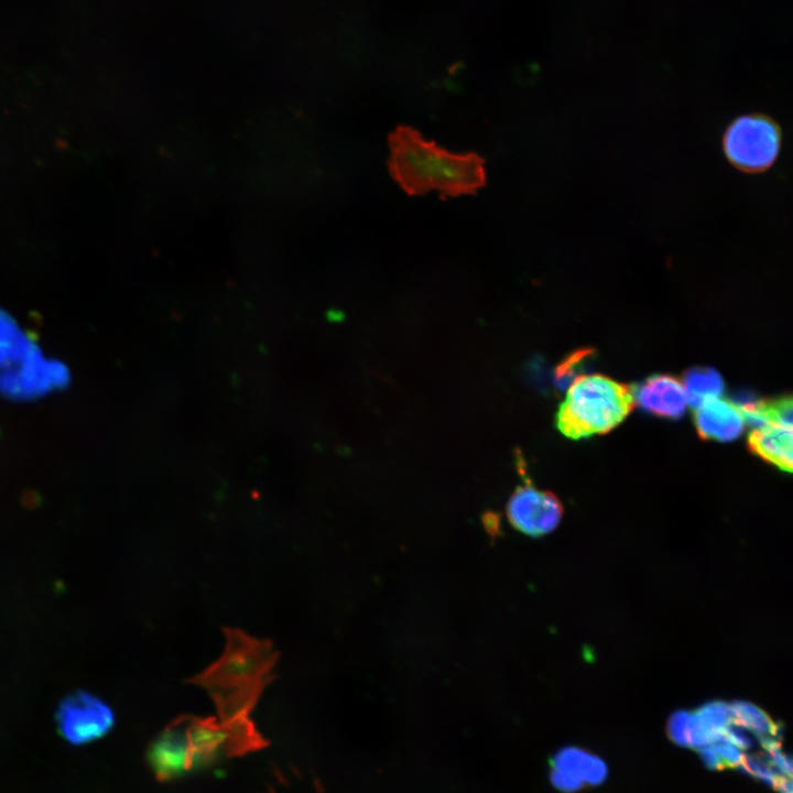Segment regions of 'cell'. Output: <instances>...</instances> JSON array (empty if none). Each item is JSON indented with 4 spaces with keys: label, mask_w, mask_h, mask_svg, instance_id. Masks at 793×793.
Returning <instances> with one entry per match:
<instances>
[{
    "label": "cell",
    "mask_w": 793,
    "mask_h": 793,
    "mask_svg": "<svg viewBox=\"0 0 793 793\" xmlns=\"http://www.w3.org/2000/svg\"><path fill=\"white\" fill-rule=\"evenodd\" d=\"M697 750L706 768L710 770H719L724 768L725 764L711 745L702 747Z\"/></svg>",
    "instance_id": "cell-21"
},
{
    "label": "cell",
    "mask_w": 793,
    "mask_h": 793,
    "mask_svg": "<svg viewBox=\"0 0 793 793\" xmlns=\"http://www.w3.org/2000/svg\"><path fill=\"white\" fill-rule=\"evenodd\" d=\"M682 384L686 401L694 409L709 399L720 397L724 391L721 376L715 369L705 367L687 370Z\"/></svg>",
    "instance_id": "cell-13"
},
{
    "label": "cell",
    "mask_w": 793,
    "mask_h": 793,
    "mask_svg": "<svg viewBox=\"0 0 793 793\" xmlns=\"http://www.w3.org/2000/svg\"><path fill=\"white\" fill-rule=\"evenodd\" d=\"M792 425L769 423L754 427L748 435L750 452L781 470L792 471Z\"/></svg>",
    "instance_id": "cell-10"
},
{
    "label": "cell",
    "mask_w": 793,
    "mask_h": 793,
    "mask_svg": "<svg viewBox=\"0 0 793 793\" xmlns=\"http://www.w3.org/2000/svg\"><path fill=\"white\" fill-rule=\"evenodd\" d=\"M745 423L753 428L769 423H781L792 425V398L791 395L762 399L745 404H738Z\"/></svg>",
    "instance_id": "cell-12"
},
{
    "label": "cell",
    "mask_w": 793,
    "mask_h": 793,
    "mask_svg": "<svg viewBox=\"0 0 793 793\" xmlns=\"http://www.w3.org/2000/svg\"><path fill=\"white\" fill-rule=\"evenodd\" d=\"M693 719V713L687 710H677L671 715L667 723V732L674 743L681 747H689Z\"/></svg>",
    "instance_id": "cell-16"
},
{
    "label": "cell",
    "mask_w": 793,
    "mask_h": 793,
    "mask_svg": "<svg viewBox=\"0 0 793 793\" xmlns=\"http://www.w3.org/2000/svg\"><path fill=\"white\" fill-rule=\"evenodd\" d=\"M711 746L719 754L724 764L737 768L743 762L745 754L741 749L727 739L725 731L724 736L713 742Z\"/></svg>",
    "instance_id": "cell-18"
},
{
    "label": "cell",
    "mask_w": 793,
    "mask_h": 793,
    "mask_svg": "<svg viewBox=\"0 0 793 793\" xmlns=\"http://www.w3.org/2000/svg\"><path fill=\"white\" fill-rule=\"evenodd\" d=\"M694 714L700 725L713 735L714 742L724 735L726 728L732 723L730 705L721 700L706 703Z\"/></svg>",
    "instance_id": "cell-15"
},
{
    "label": "cell",
    "mask_w": 793,
    "mask_h": 793,
    "mask_svg": "<svg viewBox=\"0 0 793 793\" xmlns=\"http://www.w3.org/2000/svg\"><path fill=\"white\" fill-rule=\"evenodd\" d=\"M721 145L726 160L738 171L747 174L763 173L779 157L782 130L768 115H741L726 127Z\"/></svg>",
    "instance_id": "cell-5"
},
{
    "label": "cell",
    "mask_w": 793,
    "mask_h": 793,
    "mask_svg": "<svg viewBox=\"0 0 793 793\" xmlns=\"http://www.w3.org/2000/svg\"><path fill=\"white\" fill-rule=\"evenodd\" d=\"M634 402L645 412L665 419H680L686 409V395L677 378L658 373L631 388Z\"/></svg>",
    "instance_id": "cell-8"
},
{
    "label": "cell",
    "mask_w": 793,
    "mask_h": 793,
    "mask_svg": "<svg viewBox=\"0 0 793 793\" xmlns=\"http://www.w3.org/2000/svg\"><path fill=\"white\" fill-rule=\"evenodd\" d=\"M774 789H776L779 793H792V782L790 776L780 775L776 780Z\"/></svg>",
    "instance_id": "cell-22"
},
{
    "label": "cell",
    "mask_w": 793,
    "mask_h": 793,
    "mask_svg": "<svg viewBox=\"0 0 793 793\" xmlns=\"http://www.w3.org/2000/svg\"><path fill=\"white\" fill-rule=\"evenodd\" d=\"M550 780L557 790L565 793L576 792L584 786L580 779L554 769L550 772Z\"/></svg>",
    "instance_id": "cell-20"
},
{
    "label": "cell",
    "mask_w": 793,
    "mask_h": 793,
    "mask_svg": "<svg viewBox=\"0 0 793 793\" xmlns=\"http://www.w3.org/2000/svg\"><path fill=\"white\" fill-rule=\"evenodd\" d=\"M552 769L580 779L584 784L599 785L608 775L606 762L577 747H565L552 758Z\"/></svg>",
    "instance_id": "cell-11"
},
{
    "label": "cell",
    "mask_w": 793,
    "mask_h": 793,
    "mask_svg": "<svg viewBox=\"0 0 793 793\" xmlns=\"http://www.w3.org/2000/svg\"><path fill=\"white\" fill-rule=\"evenodd\" d=\"M252 736L247 717L217 723L183 715L152 742L148 759L157 779L165 781L210 763L231 739Z\"/></svg>",
    "instance_id": "cell-3"
},
{
    "label": "cell",
    "mask_w": 793,
    "mask_h": 793,
    "mask_svg": "<svg viewBox=\"0 0 793 793\" xmlns=\"http://www.w3.org/2000/svg\"><path fill=\"white\" fill-rule=\"evenodd\" d=\"M226 647L218 660L186 682L205 688L222 720L247 717L265 686L275 677L279 652L273 642L241 629L222 628Z\"/></svg>",
    "instance_id": "cell-1"
},
{
    "label": "cell",
    "mask_w": 793,
    "mask_h": 793,
    "mask_svg": "<svg viewBox=\"0 0 793 793\" xmlns=\"http://www.w3.org/2000/svg\"><path fill=\"white\" fill-rule=\"evenodd\" d=\"M693 417L698 436L707 441H734L746 424L738 404L719 397L696 406Z\"/></svg>",
    "instance_id": "cell-9"
},
{
    "label": "cell",
    "mask_w": 793,
    "mask_h": 793,
    "mask_svg": "<svg viewBox=\"0 0 793 793\" xmlns=\"http://www.w3.org/2000/svg\"><path fill=\"white\" fill-rule=\"evenodd\" d=\"M632 389L600 373L574 379L556 412V427L568 438L605 434L633 410Z\"/></svg>",
    "instance_id": "cell-4"
},
{
    "label": "cell",
    "mask_w": 793,
    "mask_h": 793,
    "mask_svg": "<svg viewBox=\"0 0 793 793\" xmlns=\"http://www.w3.org/2000/svg\"><path fill=\"white\" fill-rule=\"evenodd\" d=\"M55 720L63 739L83 746L105 737L115 725V714L98 696L77 689L61 700Z\"/></svg>",
    "instance_id": "cell-6"
},
{
    "label": "cell",
    "mask_w": 793,
    "mask_h": 793,
    "mask_svg": "<svg viewBox=\"0 0 793 793\" xmlns=\"http://www.w3.org/2000/svg\"><path fill=\"white\" fill-rule=\"evenodd\" d=\"M727 739L740 749H752L756 745L753 734L732 721L725 730Z\"/></svg>",
    "instance_id": "cell-19"
},
{
    "label": "cell",
    "mask_w": 793,
    "mask_h": 793,
    "mask_svg": "<svg viewBox=\"0 0 793 793\" xmlns=\"http://www.w3.org/2000/svg\"><path fill=\"white\" fill-rule=\"evenodd\" d=\"M730 709L732 721L748 729L758 739L764 736L774 737L776 724L758 706L748 702L737 700L730 704Z\"/></svg>",
    "instance_id": "cell-14"
},
{
    "label": "cell",
    "mask_w": 793,
    "mask_h": 793,
    "mask_svg": "<svg viewBox=\"0 0 793 793\" xmlns=\"http://www.w3.org/2000/svg\"><path fill=\"white\" fill-rule=\"evenodd\" d=\"M490 515H491V518H489L488 514L485 515V518H484V520H485V525H486L487 531H488L491 535H496V534H497V531H498V529H499V526H498V521H497V519L493 518V514H490Z\"/></svg>",
    "instance_id": "cell-23"
},
{
    "label": "cell",
    "mask_w": 793,
    "mask_h": 793,
    "mask_svg": "<svg viewBox=\"0 0 793 793\" xmlns=\"http://www.w3.org/2000/svg\"><path fill=\"white\" fill-rule=\"evenodd\" d=\"M506 513L515 530L531 537H541L557 528L564 508L553 492L525 484L512 492Z\"/></svg>",
    "instance_id": "cell-7"
},
{
    "label": "cell",
    "mask_w": 793,
    "mask_h": 793,
    "mask_svg": "<svg viewBox=\"0 0 793 793\" xmlns=\"http://www.w3.org/2000/svg\"><path fill=\"white\" fill-rule=\"evenodd\" d=\"M389 145L390 172L409 194L437 191L456 196L472 194L485 184L484 160L475 153H450L409 127L397 128Z\"/></svg>",
    "instance_id": "cell-2"
},
{
    "label": "cell",
    "mask_w": 793,
    "mask_h": 793,
    "mask_svg": "<svg viewBox=\"0 0 793 793\" xmlns=\"http://www.w3.org/2000/svg\"><path fill=\"white\" fill-rule=\"evenodd\" d=\"M737 768L741 773L753 775L771 787H774L780 776V774L771 768L767 759L757 756H745L743 762Z\"/></svg>",
    "instance_id": "cell-17"
}]
</instances>
